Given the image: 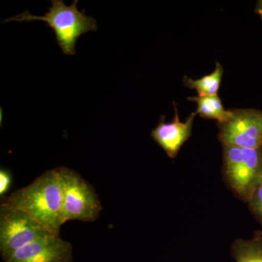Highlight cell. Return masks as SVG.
I'll use <instances>...</instances> for the list:
<instances>
[{"mask_svg": "<svg viewBox=\"0 0 262 262\" xmlns=\"http://www.w3.org/2000/svg\"><path fill=\"white\" fill-rule=\"evenodd\" d=\"M223 73V67L220 62L217 61L214 71L210 75H207L196 80H193L185 76L183 79V82L186 87L196 90L200 97L214 96L218 95Z\"/></svg>", "mask_w": 262, "mask_h": 262, "instance_id": "10", "label": "cell"}, {"mask_svg": "<svg viewBox=\"0 0 262 262\" xmlns=\"http://www.w3.org/2000/svg\"><path fill=\"white\" fill-rule=\"evenodd\" d=\"M173 103L175 110L173 121L166 123L165 117L161 116L158 126L151 133L152 139L170 158H175L182 146L191 137L193 122L198 115L196 112L191 113L185 122H182L176 103Z\"/></svg>", "mask_w": 262, "mask_h": 262, "instance_id": "8", "label": "cell"}, {"mask_svg": "<svg viewBox=\"0 0 262 262\" xmlns=\"http://www.w3.org/2000/svg\"><path fill=\"white\" fill-rule=\"evenodd\" d=\"M235 262H262V229L250 239H237L231 248Z\"/></svg>", "mask_w": 262, "mask_h": 262, "instance_id": "9", "label": "cell"}, {"mask_svg": "<svg viewBox=\"0 0 262 262\" xmlns=\"http://www.w3.org/2000/svg\"><path fill=\"white\" fill-rule=\"evenodd\" d=\"M60 168L64 223L70 220L84 222L97 220L103 208L94 187L75 170L65 167Z\"/></svg>", "mask_w": 262, "mask_h": 262, "instance_id": "5", "label": "cell"}, {"mask_svg": "<svg viewBox=\"0 0 262 262\" xmlns=\"http://www.w3.org/2000/svg\"><path fill=\"white\" fill-rule=\"evenodd\" d=\"M219 140L223 146L262 148V111L256 108L229 110L225 121L218 123Z\"/></svg>", "mask_w": 262, "mask_h": 262, "instance_id": "6", "label": "cell"}, {"mask_svg": "<svg viewBox=\"0 0 262 262\" xmlns=\"http://www.w3.org/2000/svg\"><path fill=\"white\" fill-rule=\"evenodd\" d=\"M223 148L225 182L239 199L248 203L262 184V148Z\"/></svg>", "mask_w": 262, "mask_h": 262, "instance_id": "3", "label": "cell"}, {"mask_svg": "<svg viewBox=\"0 0 262 262\" xmlns=\"http://www.w3.org/2000/svg\"><path fill=\"white\" fill-rule=\"evenodd\" d=\"M2 203L24 211L52 233L59 234L65 224L61 168L45 172L27 187L4 198Z\"/></svg>", "mask_w": 262, "mask_h": 262, "instance_id": "1", "label": "cell"}, {"mask_svg": "<svg viewBox=\"0 0 262 262\" xmlns=\"http://www.w3.org/2000/svg\"><path fill=\"white\" fill-rule=\"evenodd\" d=\"M250 211L262 227V184L253 193L248 203Z\"/></svg>", "mask_w": 262, "mask_h": 262, "instance_id": "12", "label": "cell"}, {"mask_svg": "<svg viewBox=\"0 0 262 262\" xmlns=\"http://www.w3.org/2000/svg\"><path fill=\"white\" fill-rule=\"evenodd\" d=\"M52 233L37 221L20 210L1 203L0 206V252L5 262L15 251Z\"/></svg>", "mask_w": 262, "mask_h": 262, "instance_id": "4", "label": "cell"}, {"mask_svg": "<svg viewBox=\"0 0 262 262\" xmlns=\"http://www.w3.org/2000/svg\"><path fill=\"white\" fill-rule=\"evenodd\" d=\"M51 3V8L44 16L32 15L26 10L4 22L42 20L54 31L57 42L63 53L67 56H74L78 38L90 31H97V21L84 14L85 10L80 11L77 9V0H75L70 6L66 5L63 0H52Z\"/></svg>", "mask_w": 262, "mask_h": 262, "instance_id": "2", "label": "cell"}, {"mask_svg": "<svg viewBox=\"0 0 262 262\" xmlns=\"http://www.w3.org/2000/svg\"><path fill=\"white\" fill-rule=\"evenodd\" d=\"M72 247L59 234L38 239L15 251L7 262H72Z\"/></svg>", "mask_w": 262, "mask_h": 262, "instance_id": "7", "label": "cell"}, {"mask_svg": "<svg viewBox=\"0 0 262 262\" xmlns=\"http://www.w3.org/2000/svg\"><path fill=\"white\" fill-rule=\"evenodd\" d=\"M187 99L196 103V113L200 117L208 120H215L218 123L225 121L229 116V110H226L222 104V100L218 95L214 96H192Z\"/></svg>", "mask_w": 262, "mask_h": 262, "instance_id": "11", "label": "cell"}, {"mask_svg": "<svg viewBox=\"0 0 262 262\" xmlns=\"http://www.w3.org/2000/svg\"><path fill=\"white\" fill-rule=\"evenodd\" d=\"M11 174L8 170L1 168L0 170V195L4 196L5 193L9 190L11 186Z\"/></svg>", "mask_w": 262, "mask_h": 262, "instance_id": "13", "label": "cell"}]
</instances>
